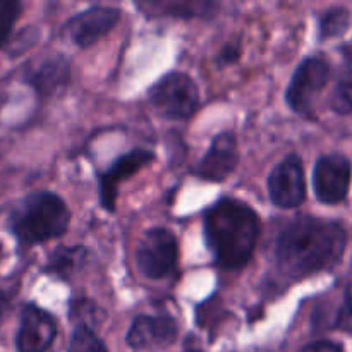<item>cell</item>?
Segmentation results:
<instances>
[{"label":"cell","mask_w":352,"mask_h":352,"mask_svg":"<svg viewBox=\"0 0 352 352\" xmlns=\"http://www.w3.org/2000/svg\"><path fill=\"white\" fill-rule=\"evenodd\" d=\"M21 12H23V3L21 2H17V0H0V50L9 41L14 24L21 17Z\"/></svg>","instance_id":"cell-19"},{"label":"cell","mask_w":352,"mask_h":352,"mask_svg":"<svg viewBox=\"0 0 352 352\" xmlns=\"http://www.w3.org/2000/svg\"><path fill=\"white\" fill-rule=\"evenodd\" d=\"M71 212L58 195L36 191L14 203L6 215V227L19 248L60 237L67 232Z\"/></svg>","instance_id":"cell-3"},{"label":"cell","mask_w":352,"mask_h":352,"mask_svg":"<svg viewBox=\"0 0 352 352\" xmlns=\"http://www.w3.org/2000/svg\"><path fill=\"white\" fill-rule=\"evenodd\" d=\"M138 9L146 17L157 19V17H174V19H210L217 14L219 6L208 0H177V2H138Z\"/></svg>","instance_id":"cell-15"},{"label":"cell","mask_w":352,"mask_h":352,"mask_svg":"<svg viewBox=\"0 0 352 352\" xmlns=\"http://www.w3.org/2000/svg\"><path fill=\"white\" fill-rule=\"evenodd\" d=\"M268 195L278 208H298L306 199V179L302 160L296 153L287 155L268 177Z\"/></svg>","instance_id":"cell-8"},{"label":"cell","mask_w":352,"mask_h":352,"mask_svg":"<svg viewBox=\"0 0 352 352\" xmlns=\"http://www.w3.org/2000/svg\"><path fill=\"white\" fill-rule=\"evenodd\" d=\"M330 109L339 116L352 113V76H344L337 82L332 96H330Z\"/></svg>","instance_id":"cell-20"},{"label":"cell","mask_w":352,"mask_h":352,"mask_svg":"<svg viewBox=\"0 0 352 352\" xmlns=\"http://www.w3.org/2000/svg\"><path fill=\"white\" fill-rule=\"evenodd\" d=\"M150 102L165 119L186 120L199 107V89L184 72H168L148 91Z\"/></svg>","instance_id":"cell-4"},{"label":"cell","mask_w":352,"mask_h":352,"mask_svg":"<svg viewBox=\"0 0 352 352\" xmlns=\"http://www.w3.org/2000/svg\"><path fill=\"white\" fill-rule=\"evenodd\" d=\"M352 177V165L340 153L323 155L313 168V189L323 205H337L347 198Z\"/></svg>","instance_id":"cell-7"},{"label":"cell","mask_w":352,"mask_h":352,"mask_svg":"<svg viewBox=\"0 0 352 352\" xmlns=\"http://www.w3.org/2000/svg\"><path fill=\"white\" fill-rule=\"evenodd\" d=\"M10 309H12V294L0 287V327L7 320Z\"/></svg>","instance_id":"cell-24"},{"label":"cell","mask_w":352,"mask_h":352,"mask_svg":"<svg viewBox=\"0 0 352 352\" xmlns=\"http://www.w3.org/2000/svg\"><path fill=\"white\" fill-rule=\"evenodd\" d=\"M330 65L320 55L305 58L292 74L285 91V102L299 116H313V98L327 86Z\"/></svg>","instance_id":"cell-6"},{"label":"cell","mask_w":352,"mask_h":352,"mask_svg":"<svg viewBox=\"0 0 352 352\" xmlns=\"http://www.w3.org/2000/svg\"><path fill=\"white\" fill-rule=\"evenodd\" d=\"M67 352H109V349L103 340L96 336L95 330H91V327L81 323L72 332Z\"/></svg>","instance_id":"cell-18"},{"label":"cell","mask_w":352,"mask_h":352,"mask_svg":"<svg viewBox=\"0 0 352 352\" xmlns=\"http://www.w3.org/2000/svg\"><path fill=\"white\" fill-rule=\"evenodd\" d=\"M333 327L342 330V332L352 333V284L347 285L346 292H344L342 305H340L339 311H337Z\"/></svg>","instance_id":"cell-21"},{"label":"cell","mask_w":352,"mask_h":352,"mask_svg":"<svg viewBox=\"0 0 352 352\" xmlns=\"http://www.w3.org/2000/svg\"><path fill=\"white\" fill-rule=\"evenodd\" d=\"M88 256L89 251L85 246H60L48 256L45 272L62 280H69L85 267Z\"/></svg>","instance_id":"cell-16"},{"label":"cell","mask_w":352,"mask_h":352,"mask_svg":"<svg viewBox=\"0 0 352 352\" xmlns=\"http://www.w3.org/2000/svg\"><path fill=\"white\" fill-rule=\"evenodd\" d=\"M346 244V229L337 220L299 217L277 237L275 260L287 277L305 278L336 267Z\"/></svg>","instance_id":"cell-1"},{"label":"cell","mask_w":352,"mask_h":352,"mask_svg":"<svg viewBox=\"0 0 352 352\" xmlns=\"http://www.w3.org/2000/svg\"><path fill=\"white\" fill-rule=\"evenodd\" d=\"M239 162V146L236 134L226 131L213 138L205 157L196 164L192 174L203 181L223 182Z\"/></svg>","instance_id":"cell-12"},{"label":"cell","mask_w":352,"mask_h":352,"mask_svg":"<svg viewBox=\"0 0 352 352\" xmlns=\"http://www.w3.org/2000/svg\"><path fill=\"white\" fill-rule=\"evenodd\" d=\"M69 78H71L69 60L64 55L55 54L45 57L36 67L28 69L24 74V82L31 86L40 98L47 100L65 88Z\"/></svg>","instance_id":"cell-14"},{"label":"cell","mask_w":352,"mask_h":352,"mask_svg":"<svg viewBox=\"0 0 352 352\" xmlns=\"http://www.w3.org/2000/svg\"><path fill=\"white\" fill-rule=\"evenodd\" d=\"M251 352H268V351H263V349H254V351H251Z\"/></svg>","instance_id":"cell-26"},{"label":"cell","mask_w":352,"mask_h":352,"mask_svg":"<svg viewBox=\"0 0 352 352\" xmlns=\"http://www.w3.org/2000/svg\"><path fill=\"white\" fill-rule=\"evenodd\" d=\"M241 55V47L239 43H229L227 47H223V50L219 54V62L220 64L227 65V64H232L239 58Z\"/></svg>","instance_id":"cell-23"},{"label":"cell","mask_w":352,"mask_h":352,"mask_svg":"<svg viewBox=\"0 0 352 352\" xmlns=\"http://www.w3.org/2000/svg\"><path fill=\"white\" fill-rule=\"evenodd\" d=\"M179 246L174 234L164 227L150 229L136 248V267L146 278L160 280L177 268Z\"/></svg>","instance_id":"cell-5"},{"label":"cell","mask_w":352,"mask_h":352,"mask_svg":"<svg viewBox=\"0 0 352 352\" xmlns=\"http://www.w3.org/2000/svg\"><path fill=\"white\" fill-rule=\"evenodd\" d=\"M120 21V10L117 7L93 6L78 12L65 23L64 31L79 48H89L102 40Z\"/></svg>","instance_id":"cell-9"},{"label":"cell","mask_w":352,"mask_h":352,"mask_svg":"<svg viewBox=\"0 0 352 352\" xmlns=\"http://www.w3.org/2000/svg\"><path fill=\"white\" fill-rule=\"evenodd\" d=\"M155 160V153L144 148H136L129 153L122 155L112 164V167L107 168L103 174L98 175V192L100 203L107 212H116L117 195H119L120 182L127 181L134 174L150 165Z\"/></svg>","instance_id":"cell-11"},{"label":"cell","mask_w":352,"mask_h":352,"mask_svg":"<svg viewBox=\"0 0 352 352\" xmlns=\"http://www.w3.org/2000/svg\"><path fill=\"white\" fill-rule=\"evenodd\" d=\"M2 256H3V246L2 243H0V261H2Z\"/></svg>","instance_id":"cell-25"},{"label":"cell","mask_w":352,"mask_h":352,"mask_svg":"<svg viewBox=\"0 0 352 352\" xmlns=\"http://www.w3.org/2000/svg\"><path fill=\"white\" fill-rule=\"evenodd\" d=\"M57 337V325L48 311L33 302L21 308L19 329L16 333L17 352H47Z\"/></svg>","instance_id":"cell-10"},{"label":"cell","mask_w":352,"mask_h":352,"mask_svg":"<svg viewBox=\"0 0 352 352\" xmlns=\"http://www.w3.org/2000/svg\"><path fill=\"white\" fill-rule=\"evenodd\" d=\"M186 352H199V351H196V349H189V351H186Z\"/></svg>","instance_id":"cell-27"},{"label":"cell","mask_w":352,"mask_h":352,"mask_svg":"<svg viewBox=\"0 0 352 352\" xmlns=\"http://www.w3.org/2000/svg\"><path fill=\"white\" fill-rule=\"evenodd\" d=\"M177 333V323L170 315H140L129 327L126 342L136 351H158L172 346Z\"/></svg>","instance_id":"cell-13"},{"label":"cell","mask_w":352,"mask_h":352,"mask_svg":"<svg viewBox=\"0 0 352 352\" xmlns=\"http://www.w3.org/2000/svg\"><path fill=\"white\" fill-rule=\"evenodd\" d=\"M351 23V12L346 7H330L320 16L318 21V38L330 40V38L342 36Z\"/></svg>","instance_id":"cell-17"},{"label":"cell","mask_w":352,"mask_h":352,"mask_svg":"<svg viewBox=\"0 0 352 352\" xmlns=\"http://www.w3.org/2000/svg\"><path fill=\"white\" fill-rule=\"evenodd\" d=\"M299 352H344V349L340 344L332 342V340H316L302 347Z\"/></svg>","instance_id":"cell-22"},{"label":"cell","mask_w":352,"mask_h":352,"mask_svg":"<svg viewBox=\"0 0 352 352\" xmlns=\"http://www.w3.org/2000/svg\"><path fill=\"white\" fill-rule=\"evenodd\" d=\"M205 241L223 270H241L251 260L260 239L256 212L236 198H222L203 215Z\"/></svg>","instance_id":"cell-2"}]
</instances>
